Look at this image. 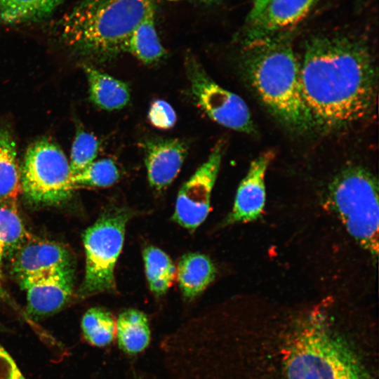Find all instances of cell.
I'll return each instance as SVG.
<instances>
[{
	"label": "cell",
	"instance_id": "1",
	"mask_svg": "<svg viewBox=\"0 0 379 379\" xmlns=\"http://www.w3.org/2000/svg\"><path fill=\"white\" fill-rule=\"evenodd\" d=\"M305 101L314 125L338 128L369 115L377 98V72L368 48L348 36H318L300 63Z\"/></svg>",
	"mask_w": 379,
	"mask_h": 379
},
{
	"label": "cell",
	"instance_id": "2",
	"mask_svg": "<svg viewBox=\"0 0 379 379\" xmlns=\"http://www.w3.org/2000/svg\"><path fill=\"white\" fill-rule=\"evenodd\" d=\"M154 11L155 0H80L53 27L70 49L105 62L125 52L132 32Z\"/></svg>",
	"mask_w": 379,
	"mask_h": 379
},
{
	"label": "cell",
	"instance_id": "3",
	"mask_svg": "<svg viewBox=\"0 0 379 379\" xmlns=\"http://www.w3.org/2000/svg\"><path fill=\"white\" fill-rule=\"evenodd\" d=\"M242 66L262 102L289 127L314 126L305 101L298 62L284 34L244 42Z\"/></svg>",
	"mask_w": 379,
	"mask_h": 379
},
{
	"label": "cell",
	"instance_id": "4",
	"mask_svg": "<svg viewBox=\"0 0 379 379\" xmlns=\"http://www.w3.org/2000/svg\"><path fill=\"white\" fill-rule=\"evenodd\" d=\"M281 354L286 379H366L352 351L317 312L293 326Z\"/></svg>",
	"mask_w": 379,
	"mask_h": 379
},
{
	"label": "cell",
	"instance_id": "5",
	"mask_svg": "<svg viewBox=\"0 0 379 379\" xmlns=\"http://www.w3.org/2000/svg\"><path fill=\"white\" fill-rule=\"evenodd\" d=\"M331 199L348 232L374 255L378 251V183L361 167L343 171L333 182Z\"/></svg>",
	"mask_w": 379,
	"mask_h": 379
},
{
	"label": "cell",
	"instance_id": "6",
	"mask_svg": "<svg viewBox=\"0 0 379 379\" xmlns=\"http://www.w3.org/2000/svg\"><path fill=\"white\" fill-rule=\"evenodd\" d=\"M132 211L115 207L105 213L83 234L85 274L78 290L81 298L115 289L114 267L121 251Z\"/></svg>",
	"mask_w": 379,
	"mask_h": 379
},
{
	"label": "cell",
	"instance_id": "7",
	"mask_svg": "<svg viewBox=\"0 0 379 379\" xmlns=\"http://www.w3.org/2000/svg\"><path fill=\"white\" fill-rule=\"evenodd\" d=\"M21 188L32 203L57 204L75 187L68 160L55 142L41 138L27 148L20 171Z\"/></svg>",
	"mask_w": 379,
	"mask_h": 379
},
{
	"label": "cell",
	"instance_id": "8",
	"mask_svg": "<svg viewBox=\"0 0 379 379\" xmlns=\"http://www.w3.org/2000/svg\"><path fill=\"white\" fill-rule=\"evenodd\" d=\"M185 66L190 95L209 118L232 130L253 131L249 109L241 98L214 81L194 56L186 58Z\"/></svg>",
	"mask_w": 379,
	"mask_h": 379
},
{
	"label": "cell",
	"instance_id": "9",
	"mask_svg": "<svg viewBox=\"0 0 379 379\" xmlns=\"http://www.w3.org/2000/svg\"><path fill=\"white\" fill-rule=\"evenodd\" d=\"M222 151V143L218 142L207 159L178 192L173 219L189 230L197 229L208 215L211 193L220 170Z\"/></svg>",
	"mask_w": 379,
	"mask_h": 379
},
{
	"label": "cell",
	"instance_id": "10",
	"mask_svg": "<svg viewBox=\"0 0 379 379\" xmlns=\"http://www.w3.org/2000/svg\"><path fill=\"white\" fill-rule=\"evenodd\" d=\"M317 1L265 0L248 15L244 42L284 34L302 21Z\"/></svg>",
	"mask_w": 379,
	"mask_h": 379
},
{
	"label": "cell",
	"instance_id": "11",
	"mask_svg": "<svg viewBox=\"0 0 379 379\" xmlns=\"http://www.w3.org/2000/svg\"><path fill=\"white\" fill-rule=\"evenodd\" d=\"M26 291L27 310L34 317L49 315L66 305L73 293L72 266L53 270L20 281Z\"/></svg>",
	"mask_w": 379,
	"mask_h": 379
},
{
	"label": "cell",
	"instance_id": "12",
	"mask_svg": "<svg viewBox=\"0 0 379 379\" xmlns=\"http://www.w3.org/2000/svg\"><path fill=\"white\" fill-rule=\"evenodd\" d=\"M142 148L149 183L161 191L180 172L187 155V145L178 138H150L144 140Z\"/></svg>",
	"mask_w": 379,
	"mask_h": 379
},
{
	"label": "cell",
	"instance_id": "13",
	"mask_svg": "<svg viewBox=\"0 0 379 379\" xmlns=\"http://www.w3.org/2000/svg\"><path fill=\"white\" fill-rule=\"evenodd\" d=\"M273 157L272 151H266L251 162L237 189L227 224L250 222L260 216L265 203V176Z\"/></svg>",
	"mask_w": 379,
	"mask_h": 379
},
{
	"label": "cell",
	"instance_id": "14",
	"mask_svg": "<svg viewBox=\"0 0 379 379\" xmlns=\"http://www.w3.org/2000/svg\"><path fill=\"white\" fill-rule=\"evenodd\" d=\"M70 266L71 256L65 246L31 236L15 250L13 260V270L20 281Z\"/></svg>",
	"mask_w": 379,
	"mask_h": 379
},
{
	"label": "cell",
	"instance_id": "15",
	"mask_svg": "<svg viewBox=\"0 0 379 379\" xmlns=\"http://www.w3.org/2000/svg\"><path fill=\"white\" fill-rule=\"evenodd\" d=\"M89 97L98 107L107 111L125 107L130 101V90L124 81L103 72L96 67L84 65Z\"/></svg>",
	"mask_w": 379,
	"mask_h": 379
},
{
	"label": "cell",
	"instance_id": "16",
	"mask_svg": "<svg viewBox=\"0 0 379 379\" xmlns=\"http://www.w3.org/2000/svg\"><path fill=\"white\" fill-rule=\"evenodd\" d=\"M211 259L201 253L183 255L178 265V280L183 296L192 300L199 295L215 277Z\"/></svg>",
	"mask_w": 379,
	"mask_h": 379
},
{
	"label": "cell",
	"instance_id": "17",
	"mask_svg": "<svg viewBox=\"0 0 379 379\" xmlns=\"http://www.w3.org/2000/svg\"><path fill=\"white\" fill-rule=\"evenodd\" d=\"M150 335L148 319L138 310L128 309L116 320L118 345L128 354H136L145 350L149 343Z\"/></svg>",
	"mask_w": 379,
	"mask_h": 379
},
{
	"label": "cell",
	"instance_id": "18",
	"mask_svg": "<svg viewBox=\"0 0 379 379\" xmlns=\"http://www.w3.org/2000/svg\"><path fill=\"white\" fill-rule=\"evenodd\" d=\"M128 52L146 65L159 62L165 55L154 24V15L143 20L132 32L125 46Z\"/></svg>",
	"mask_w": 379,
	"mask_h": 379
},
{
	"label": "cell",
	"instance_id": "19",
	"mask_svg": "<svg viewBox=\"0 0 379 379\" xmlns=\"http://www.w3.org/2000/svg\"><path fill=\"white\" fill-rule=\"evenodd\" d=\"M22 191L16 143L7 127H0V198H17Z\"/></svg>",
	"mask_w": 379,
	"mask_h": 379
},
{
	"label": "cell",
	"instance_id": "20",
	"mask_svg": "<svg viewBox=\"0 0 379 379\" xmlns=\"http://www.w3.org/2000/svg\"><path fill=\"white\" fill-rule=\"evenodd\" d=\"M65 0H0V22L22 24L49 16Z\"/></svg>",
	"mask_w": 379,
	"mask_h": 379
},
{
	"label": "cell",
	"instance_id": "21",
	"mask_svg": "<svg viewBox=\"0 0 379 379\" xmlns=\"http://www.w3.org/2000/svg\"><path fill=\"white\" fill-rule=\"evenodd\" d=\"M143 260L150 291L156 296L164 295L171 286L176 274L172 260L162 250L152 246L144 249Z\"/></svg>",
	"mask_w": 379,
	"mask_h": 379
},
{
	"label": "cell",
	"instance_id": "22",
	"mask_svg": "<svg viewBox=\"0 0 379 379\" xmlns=\"http://www.w3.org/2000/svg\"><path fill=\"white\" fill-rule=\"evenodd\" d=\"M30 235L20 216L17 198H0V244L5 251H15Z\"/></svg>",
	"mask_w": 379,
	"mask_h": 379
},
{
	"label": "cell",
	"instance_id": "23",
	"mask_svg": "<svg viewBox=\"0 0 379 379\" xmlns=\"http://www.w3.org/2000/svg\"><path fill=\"white\" fill-rule=\"evenodd\" d=\"M81 328L90 344L104 347L110 344L116 336V320L109 312L93 307L84 314Z\"/></svg>",
	"mask_w": 379,
	"mask_h": 379
},
{
	"label": "cell",
	"instance_id": "24",
	"mask_svg": "<svg viewBox=\"0 0 379 379\" xmlns=\"http://www.w3.org/2000/svg\"><path fill=\"white\" fill-rule=\"evenodd\" d=\"M120 178V171L111 159H102L93 161L80 173L72 176L76 185L107 187L114 185Z\"/></svg>",
	"mask_w": 379,
	"mask_h": 379
},
{
	"label": "cell",
	"instance_id": "25",
	"mask_svg": "<svg viewBox=\"0 0 379 379\" xmlns=\"http://www.w3.org/2000/svg\"><path fill=\"white\" fill-rule=\"evenodd\" d=\"M100 143L97 137L82 128L77 131L73 141L70 155V169L72 175H74L95 161Z\"/></svg>",
	"mask_w": 379,
	"mask_h": 379
},
{
	"label": "cell",
	"instance_id": "26",
	"mask_svg": "<svg viewBox=\"0 0 379 379\" xmlns=\"http://www.w3.org/2000/svg\"><path fill=\"white\" fill-rule=\"evenodd\" d=\"M148 119L155 128L167 130L174 126L177 117L175 110L168 102L157 99L149 106Z\"/></svg>",
	"mask_w": 379,
	"mask_h": 379
},
{
	"label": "cell",
	"instance_id": "27",
	"mask_svg": "<svg viewBox=\"0 0 379 379\" xmlns=\"http://www.w3.org/2000/svg\"><path fill=\"white\" fill-rule=\"evenodd\" d=\"M0 379H25L13 358L1 345Z\"/></svg>",
	"mask_w": 379,
	"mask_h": 379
},
{
	"label": "cell",
	"instance_id": "28",
	"mask_svg": "<svg viewBox=\"0 0 379 379\" xmlns=\"http://www.w3.org/2000/svg\"><path fill=\"white\" fill-rule=\"evenodd\" d=\"M194 1L204 5L210 6V5H213L218 3L220 0H194Z\"/></svg>",
	"mask_w": 379,
	"mask_h": 379
},
{
	"label": "cell",
	"instance_id": "29",
	"mask_svg": "<svg viewBox=\"0 0 379 379\" xmlns=\"http://www.w3.org/2000/svg\"><path fill=\"white\" fill-rule=\"evenodd\" d=\"M4 248L2 247V246L0 244V261H1V257L3 255V253H4Z\"/></svg>",
	"mask_w": 379,
	"mask_h": 379
},
{
	"label": "cell",
	"instance_id": "30",
	"mask_svg": "<svg viewBox=\"0 0 379 379\" xmlns=\"http://www.w3.org/2000/svg\"><path fill=\"white\" fill-rule=\"evenodd\" d=\"M262 1V0H253V1H254V2H258V1Z\"/></svg>",
	"mask_w": 379,
	"mask_h": 379
}]
</instances>
